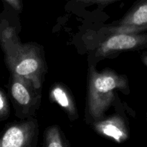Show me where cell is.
I'll list each match as a JSON object with an SVG mask.
<instances>
[{
  "mask_svg": "<svg viewBox=\"0 0 147 147\" xmlns=\"http://www.w3.org/2000/svg\"><path fill=\"white\" fill-rule=\"evenodd\" d=\"M44 146L47 147H64L67 144L65 143L58 126H50L45 131Z\"/></svg>",
  "mask_w": 147,
  "mask_h": 147,
  "instance_id": "9c48e42d",
  "label": "cell"
},
{
  "mask_svg": "<svg viewBox=\"0 0 147 147\" xmlns=\"http://www.w3.org/2000/svg\"><path fill=\"white\" fill-rule=\"evenodd\" d=\"M4 4L11 7L12 9L17 12H21L23 8L22 0H2Z\"/></svg>",
  "mask_w": 147,
  "mask_h": 147,
  "instance_id": "7c38bea8",
  "label": "cell"
},
{
  "mask_svg": "<svg viewBox=\"0 0 147 147\" xmlns=\"http://www.w3.org/2000/svg\"><path fill=\"white\" fill-rule=\"evenodd\" d=\"M50 97L67 112L71 119H75L78 117L77 110L73 97L64 86L55 85L52 88Z\"/></svg>",
  "mask_w": 147,
  "mask_h": 147,
  "instance_id": "ba28073f",
  "label": "cell"
},
{
  "mask_svg": "<svg viewBox=\"0 0 147 147\" xmlns=\"http://www.w3.org/2000/svg\"><path fill=\"white\" fill-rule=\"evenodd\" d=\"M147 30V0H139L119 20L109 29L110 34L116 32L139 33Z\"/></svg>",
  "mask_w": 147,
  "mask_h": 147,
  "instance_id": "8992f818",
  "label": "cell"
},
{
  "mask_svg": "<svg viewBox=\"0 0 147 147\" xmlns=\"http://www.w3.org/2000/svg\"><path fill=\"white\" fill-rule=\"evenodd\" d=\"M10 115V106L8 98L0 88V122L5 121Z\"/></svg>",
  "mask_w": 147,
  "mask_h": 147,
  "instance_id": "30bf717a",
  "label": "cell"
},
{
  "mask_svg": "<svg viewBox=\"0 0 147 147\" xmlns=\"http://www.w3.org/2000/svg\"><path fill=\"white\" fill-rule=\"evenodd\" d=\"M38 125L35 119L8 123L0 134V147H28L37 141Z\"/></svg>",
  "mask_w": 147,
  "mask_h": 147,
  "instance_id": "277c9868",
  "label": "cell"
},
{
  "mask_svg": "<svg viewBox=\"0 0 147 147\" xmlns=\"http://www.w3.org/2000/svg\"><path fill=\"white\" fill-rule=\"evenodd\" d=\"M142 60H143V62L144 63V64L147 66V55H144L142 57Z\"/></svg>",
  "mask_w": 147,
  "mask_h": 147,
  "instance_id": "4fadbf2b",
  "label": "cell"
},
{
  "mask_svg": "<svg viewBox=\"0 0 147 147\" xmlns=\"http://www.w3.org/2000/svg\"><path fill=\"white\" fill-rule=\"evenodd\" d=\"M129 90L126 76L111 70L98 72L90 67L88 90V113L93 121L100 120L114 100V92Z\"/></svg>",
  "mask_w": 147,
  "mask_h": 147,
  "instance_id": "7a4b0ae2",
  "label": "cell"
},
{
  "mask_svg": "<svg viewBox=\"0 0 147 147\" xmlns=\"http://www.w3.org/2000/svg\"><path fill=\"white\" fill-rule=\"evenodd\" d=\"M147 45V34L139 33L116 32L110 34L99 45L96 55L109 57L118 53L134 50Z\"/></svg>",
  "mask_w": 147,
  "mask_h": 147,
  "instance_id": "5b68a950",
  "label": "cell"
},
{
  "mask_svg": "<svg viewBox=\"0 0 147 147\" xmlns=\"http://www.w3.org/2000/svg\"><path fill=\"white\" fill-rule=\"evenodd\" d=\"M94 129L99 134L117 143L125 142L129 136V130L124 120L118 115L94 121Z\"/></svg>",
  "mask_w": 147,
  "mask_h": 147,
  "instance_id": "52a82bcc",
  "label": "cell"
},
{
  "mask_svg": "<svg viewBox=\"0 0 147 147\" xmlns=\"http://www.w3.org/2000/svg\"><path fill=\"white\" fill-rule=\"evenodd\" d=\"M40 90L30 80L10 73L9 91L16 115L19 118L24 119L38 107L40 102Z\"/></svg>",
  "mask_w": 147,
  "mask_h": 147,
  "instance_id": "3957f363",
  "label": "cell"
},
{
  "mask_svg": "<svg viewBox=\"0 0 147 147\" xmlns=\"http://www.w3.org/2000/svg\"><path fill=\"white\" fill-rule=\"evenodd\" d=\"M0 45L10 73L30 80L40 90L45 73L42 50L35 44H22L17 32L8 20L0 14Z\"/></svg>",
  "mask_w": 147,
  "mask_h": 147,
  "instance_id": "6da1fadb",
  "label": "cell"
},
{
  "mask_svg": "<svg viewBox=\"0 0 147 147\" xmlns=\"http://www.w3.org/2000/svg\"><path fill=\"white\" fill-rule=\"evenodd\" d=\"M119 0H75V3L80 5H91V4H108Z\"/></svg>",
  "mask_w": 147,
  "mask_h": 147,
  "instance_id": "8fae6325",
  "label": "cell"
}]
</instances>
